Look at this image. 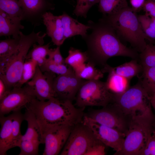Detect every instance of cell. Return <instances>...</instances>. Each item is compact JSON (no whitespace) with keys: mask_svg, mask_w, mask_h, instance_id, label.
<instances>
[{"mask_svg":"<svg viewBox=\"0 0 155 155\" xmlns=\"http://www.w3.org/2000/svg\"><path fill=\"white\" fill-rule=\"evenodd\" d=\"M88 24L92 30L91 34L84 38L87 48L88 61L102 68L108 59L114 57L138 59L137 52L124 44L113 28L102 18L96 23L89 21Z\"/></svg>","mask_w":155,"mask_h":155,"instance_id":"cell-1","label":"cell"},{"mask_svg":"<svg viewBox=\"0 0 155 155\" xmlns=\"http://www.w3.org/2000/svg\"><path fill=\"white\" fill-rule=\"evenodd\" d=\"M25 108L34 114L42 134L53 126L65 125L73 127L83 121L85 114V108L76 107L71 101L55 97L45 101L35 98Z\"/></svg>","mask_w":155,"mask_h":155,"instance_id":"cell-2","label":"cell"},{"mask_svg":"<svg viewBox=\"0 0 155 155\" xmlns=\"http://www.w3.org/2000/svg\"><path fill=\"white\" fill-rule=\"evenodd\" d=\"M102 19L113 28L120 38L128 42L140 53L145 48L146 40L149 39L144 32L136 13L129 7L116 14L104 16Z\"/></svg>","mask_w":155,"mask_h":155,"instance_id":"cell-3","label":"cell"},{"mask_svg":"<svg viewBox=\"0 0 155 155\" xmlns=\"http://www.w3.org/2000/svg\"><path fill=\"white\" fill-rule=\"evenodd\" d=\"M41 32L35 33L33 31L26 35L21 32L17 51L8 60L0 64V79L9 89L15 87L19 82L27 55L31 47L36 43L44 44V38L46 34L44 33L41 35Z\"/></svg>","mask_w":155,"mask_h":155,"instance_id":"cell-4","label":"cell"},{"mask_svg":"<svg viewBox=\"0 0 155 155\" xmlns=\"http://www.w3.org/2000/svg\"><path fill=\"white\" fill-rule=\"evenodd\" d=\"M112 103L130 119L139 115L155 117L149 96L139 81L124 92L113 94Z\"/></svg>","mask_w":155,"mask_h":155,"instance_id":"cell-5","label":"cell"},{"mask_svg":"<svg viewBox=\"0 0 155 155\" xmlns=\"http://www.w3.org/2000/svg\"><path fill=\"white\" fill-rule=\"evenodd\" d=\"M155 118L139 115L132 118L123 147L115 155H141L148 140L154 131Z\"/></svg>","mask_w":155,"mask_h":155,"instance_id":"cell-6","label":"cell"},{"mask_svg":"<svg viewBox=\"0 0 155 155\" xmlns=\"http://www.w3.org/2000/svg\"><path fill=\"white\" fill-rule=\"evenodd\" d=\"M113 94L106 82L100 80H86L82 84L75 99L78 107L97 106L102 107L113 102Z\"/></svg>","mask_w":155,"mask_h":155,"instance_id":"cell-7","label":"cell"},{"mask_svg":"<svg viewBox=\"0 0 155 155\" xmlns=\"http://www.w3.org/2000/svg\"><path fill=\"white\" fill-rule=\"evenodd\" d=\"M98 140L91 129L82 121L72 128L60 155H85Z\"/></svg>","mask_w":155,"mask_h":155,"instance_id":"cell-8","label":"cell"},{"mask_svg":"<svg viewBox=\"0 0 155 155\" xmlns=\"http://www.w3.org/2000/svg\"><path fill=\"white\" fill-rule=\"evenodd\" d=\"M85 115L98 123L116 129L125 135L131 120L113 103L101 109L91 110Z\"/></svg>","mask_w":155,"mask_h":155,"instance_id":"cell-9","label":"cell"},{"mask_svg":"<svg viewBox=\"0 0 155 155\" xmlns=\"http://www.w3.org/2000/svg\"><path fill=\"white\" fill-rule=\"evenodd\" d=\"M36 98L33 88L27 83L23 86L14 87L0 100V116L20 111Z\"/></svg>","mask_w":155,"mask_h":155,"instance_id":"cell-10","label":"cell"},{"mask_svg":"<svg viewBox=\"0 0 155 155\" xmlns=\"http://www.w3.org/2000/svg\"><path fill=\"white\" fill-rule=\"evenodd\" d=\"M83 122L91 129L96 138L106 146L113 148L115 153L121 150L125 134L114 128L98 123L85 115Z\"/></svg>","mask_w":155,"mask_h":155,"instance_id":"cell-11","label":"cell"},{"mask_svg":"<svg viewBox=\"0 0 155 155\" xmlns=\"http://www.w3.org/2000/svg\"><path fill=\"white\" fill-rule=\"evenodd\" d=\"M73 127L58 125L51 127L45 130L42 135L45 144L42 155H57L61 153Z\"/></svg>","mask_w":155,"mask_h":155,"instance_id":"cell-12","label":"cell"},{"mask_svg":"<svg viewBox=\"0 0 155 155\" xmlns=\"http://www.w3.org/2000/svg\"><path fill=\"white\" fill-rule=\"evenodd\" d=\"M85 80L77 76L74 70L66 74L58 75L53 82L55 97L60 100L72 102L75 100L80 88Z\"/></svg>","mask_w":155,"mask_h":155,"instance_id":"cell-13","label":"cell"},{"mask_svg":"<svg viewBox=\"0 0 155 155\" xmlns=\"http://www.w3.org/2000/svg\"><path fill=\"white\" fill-rule=\"evenodd\" d=\"M56 76L54 73L42 72L37 65L34 75L27 83L33 88L37 99L46 100L55 97L53 85Z\"/></svg>","mask_w":155,"mask_h":155,"instance_id":"cell-14","label":"cell"},{"mask_svg":"<svg viewBox=\"0 0 155 155\" xmlns=\"http://www.w3.org/2000/svg\"><path fill=\"white\" fill-rule=\"evenodd\" d=\"M23 14V20L34 26L42 22V16L46 12L55 9L54 4L48 0H19Z\"/></svg>","mask_w":155,"mask_h":155,"instance_id":"cell-15","label":"cell"},{"mask_svg":"<svg viewBox=\"0 0 155 155\" xmlns=\"http://www.w3.org/2000/svg\"><path fill=\"white\" fill-rule=\"evenodd\" d=\"M24 116V120L27 122L28 127L26 132L22 135L18 144L22 142L26 144L39 148L40 144L44 143L36 117L33 113L27 108Z\"/></svg>","mask_w":155,"mask_h":155,"instance_id":"cell-16","label":"cell"},{"mask_svg":"<svg viewBox=\"0 0 155 155\" xmlns=\"http://www.w3.org/2000/svg\"><path fill=\"white\" fill-rule=\"evenodd\" d=\"M42 22L46 27V35L51 38L54 45L60 46L65 40L60 16H55L50 11H47L42 16Z\"/></svg>","mask_w":155,"mask_h":155,"instance_id":"cell-17","label":"cell"},{"mask_svg":"<svg viewBox=\"0 0 155 155\" xmlns=\"http://www.w3.org/2000/svg\"><path fill=\"white\" fill-rule=\"evenodd\" d=\"M22 20L11 16L0 10V36L20 37V30L24 28L21 23Z\"/></svg>","mask_w":155,"mask_h":155,"instance_id":"cell-18","label":"cell"},{"mask_svg":"<svg viewBox=\"0 0 155 155\" xmlns=\"http://www.w3.org/2000/svg\"><path fill=\"white\" fill-rule=\"evenodd\" d=\"M63 24L65 40L72 36L80 35L83 38L87 36V31L91 29L88 24H83L79 22L64 12L60 15Z\"/></svg>","mask_w":155,"mask_h":155,"instance_id":"cell-19","label":"cell"},{"mask_svg":"<svg viewBox=\"0 0 155 155\" xmlns=\"http://www.w3.org/2000/svg\"><path fill=\"white\" fill-rule=\"evenodd\" d=\"M137 61V59H133L115 67L107 64L101 70L103 73L111 72L130 80L133 77L138 76L143 71L142 65Z\"/></svg>","mask_w":155,"mask_h":155,"instance_id":"cell-20","label":"cell"},{"mask_svg":"<svg viewBox=\"0 0 155 155\" xmlns=\"http://www.w3.org/2000/svg\"><path fill=\"white\" fill-rule=\"evenodd\" d=\"M12 114L0 116V155H6L9 149L12 129Z\"/></svg>","mask_w":155,"mask_h":155,"instance_id":"cell-21","label":"cell"},{"mask_svg":"<svg viewBox=\"0 0 155 155\" xmlns=\"http://www.w3.org/2000/svg\"><path fill=\"white\" fill-rule=\"evenodd\" d=\"M98 11L104 16L118 13L128 7L127 0H99Z\"/></svg>","mask_w":155,"mask_h":155,"instance_id":"cell-22","label":"cell"},{"mask_svg":"<svg viewBox=\"0 0 155 155\" xmlns=\"http://www.w3.org/2000/svg\"><path fill=\"white\" fill-rule=\"evenodd\" d=\"M96 66L88 62L85 63L73 70L78 78L85 80H100L103 78V73L101 70L97 69Z\"/></svg>","mask_w":155,"mask_h":155,"instance_id":"cell-23","label":"cell"},{"mask_svg":"<svg viewBox=\"0 0 155 155\" xmlns=\"http://www.w3.org/2000/svg\"><path fill=\"white\" fill-rule=\"evenodd\" d=\"M50 43L41 45L36 43L32 46V48L28 52L26 59H30L35 62L39 67L42 65L48 58L51 49H50Z\"/></svg>","mask_w":155,"mask_h":155,"instance_id":"cell-24","label":"cell"},{"mask_svg":"<svg viewBox=\"0 0 155 155\" xmlns=\"http://www.w3.org/2000/svg\"><path fill=\"white\" fill-rule=\"evenodd\" d=\"M106 82L110 91L113 94H119L126 90L129 87V80L113 72H109Z\"/></svg>","mask_w":155,"mask_h":155,"instance_id":"cell-25","label":"cell"},{"mask_svg":"<svg viewBox=\"0 0 155 155\" xmlns=\"http://www.w3.org/2000/svg\"><path fill=\"white\" fill-rule=\"evenodd\" d=\"M20 37L9 38L0 41V64L9 59L17 51Z\"/></svg>","mask_w":155,"mask_h":155,"instance_id":"cell-26","label":"cell"},{"mask_svg":"<svg viewBox=\"0 0 155 155\" xmlns=\"http://www.w3.org/2000/svg\"><path fill=\"white\" fill-rule=\"evenodd\" d=\"M139 81L150 98L155 91V67L143 68Z\"/></svg>","mask_w":155,"mask_h":155,"instance_id":"cell-27","label":"cell"},{"mask_svg":"<svg viewBox=\"0 0 155 155\" xmlns=\"http://www.w3.org/2000/svg\"><path fill=\"white\" fill-rule=\"evenodd\" d=\"M12 129L11 138L9 149L17 147L22 136L20 131V127L22 121L24 120V114L20 111L13 112Z\"/></svg>","mask_w":155,"mask_h":155,"instance_id":"cell-28","label":"cell"},{"mask_svg":"<svg viewBox=\"0 0 155 155\" xmlns=\"http://www.w3.org/2000/svg\"><path fill=\"white\" fill-rule=\"evenodd\" d=\"M86 51L73 47H71L68 51V55L65 59L64 63L74 70L88 61Z\"/></svg>","mask_w":155,"mask_h":155,"instance_id":"cell-29","label":"cell"},{"mask_svg":"<svg viewBox=\"0 0 155 155\" xmlns=\"http://www.w3.org/2000/svg\"><path fill=\"white\" fill-rule=\"evenodd\" d=\"M140 53L138 59L143 68L155 67V44L150 42L147 44Z\"/></svg>","mask_w":155,"mask_h":155,"instance_id":"cell-30","label":"cell"},{"mask_svg":"<svg viewBox=\"0 0 155 155\" xmlns=\"http://www.w3.org/2000/svg\"><path fill=\"white\" fill-rule=\"evenodd\" d=\"M0 10L11 16L23 20L22 10L19 0H0Z\"/></svg>","mask_w":155,"mask_h":155,"instance_id":"cell-31","label":"cell"},{"mask_svg":"<svg viewBox=\"0 0 155 155\" xmlns=\"http://www.w3.org/2000/svg\"><path fill=\"white\" fill-rule=\"evenodd\" d=\"M39 67L43 72H50L58 75L66 74L74 71L71 67L65 63L57 64L48 58Z\"/></svg>","mask_w":155,"mask_h":155,"instance_id":"cell-32","label":"cell"},{"mask_svg":"<svg viewBox=\"0 0 155 155\" xmlns=\"http://www.w3.org/2000/svg\"><path fill=\"white\" fill-rule=\"evenodd\" d=\"M37 65L32 60L26 59L23 65L20 79L15 87H21L30 80L35 75Z\"/></svg>","mask_w":155,"mask_h":155,"instance_id":"cell-33","label":"cell"},{"mask_svg":"<svg viewBox=\"0 0 155 155\" xmlns=\"http://www.w3.org/2000/svg\"><path fill=\"white\" fill-rule=\"evenodd\" d=\"M142 30L150 43L155 42V27L151 18L146 15L138 16Z\"/></svg>","mask_w":155,"mask_h":155,"instance_id":"cell-34","label":"cell"},{"mask_svg":"<svg viewBox=\"0 0 155 155\" xmlns=\"http://www.w3.org/2000/svg\"><path fill=\"white\" fill-rule=\"evenodd\" d=\"M99 0H77V3L73 11L76 16L86 18L90 9L95 4L98 3Z\"/></svg>","mask_w":155,"mask_h":155,"instance_id":"cell-35","label":"cell"},{"mask_svg":"<svg viewBox=\"0 0 155 155\" xmlns=\"http://www.w3.org/2000/svg\"><path fill=\"white\" fill-rule=\"evenodd\" d=\"M106 146L98 140L88 150L85 155H105Z\"/></svg>","mask_w":155,"mask_h":155,"instance_id":"cell-36","label":"cell"},{"mask_svg":"<svg viewBox=\"0 0 155 155\" xmlns=\"http://www.w3.org/2000/svg\"><path fill=\"white\" fill-rule=\"evenodd\" d=\"M141 155H155V131L149 137Z\"/></svg>","mask_w":155,"mask_h":155,"instance_id":"cell-37","label":"cell"},{"mask_svg":"<svg viewBox=\"0 0 155 155\" xmlns=\"http://www.w3.org/2000/svg\"><path fill=\"white\" fill-rule=\"evenodd\" d=\"M60 46H57L53 49H51L48 59L57 64L65 63L64 60L60 51Z\"/></svg>","mask_w":155,"mask_h":155,"instance_id":"cell-38","label":"cell"},{"mask_svg":"<svg viewBox=\"0 0 155 155\" xmlns=\"http://www.w3.org/2000/svg\"><path fill=\"white\" fill-rule=\"evenodd\" d=\"M142 9L145 15L150 17H155V0H146Z\"/></svg>","mask_w":155,"mask_h":155,"instance_id":"cell-39","label":"cell"},{"mask_svg":"<svg viewBox=\"0 0 155 155\" xmlns=\"http://www.w3.org/2000/svg\"><path fill=\"white\" fill-rule=\"evenodd\" d=\"M146 0H130L131 8L137 13L142 9Z\"/></svg>","mask_w":155,"mask_h":155,"instance_id":"cell-40","label":"cell"},{"mask_svg":"<svg viewBox=\"0 0 155 155\" xmlns=\"http://www.w3.org/2000/svg\"><path fill=\"white\" fill-rule=\"evenodd\" d=\"M11 90L9 89L4 82L0 79V100L5 96Z\"/></svg>","mask_w":155,"mask_h":155,"instance_id":"cell-41","label":"cell"},{"mask_svg":"<svg viewBox=\"0 0 155 155\" xmlns=\"http://www.w3.org/2000/svg\"><path fill=\"white\" fill-rule=\"evenodd\" d=\"M150 101L152 107L154 109L155 113V100L150 99Z\"/></svg>","mask_w":155,"mask_h":155,"instance_id":"cell-42","label":"cell"},{"mask_svg":"<svg viewBox=\"0 0 155 155\" xmlns=\"http://www.w3.org/2000/svg\"><path fill=\"white\" fill-rule=\"evenodd\" d=\"M149 99L155 100V91L152 96L149 98Z\"/></svg>","mask_w":155,"mask_h":155,"instance_id":"cell-43","label":"cell"},{"mask_svg":"<svg viewBox=\"0 0 155 155\" xmlns=\"http://www.w3.org/2000/svg\"><path fill=\"white\" fill-rule=\"evenodd\" d=\"M150 18H151L152 22L155 27V17H150Z\"/></svg>","mask_w":155,"mask_h":155,"instance_id":"cell-44","label":"cell"},{"mask_svg":"<svg viewBox=\"0 0 155 155\" xmlns=\"http://www.w3.org/2000/svg\"><path fill=\"white\" fill-rule=\"evenodd\" d=\"M153 126H154V130L155 131V121L153 123Z\"/></svg>","mask_w":155,"mask_h":155,"instance_id":"cell-45","label":"cell"},{"mask_svg":"<svg viewBox=\"0 0 155 155\" xmlns=\"http://www.w3.org/2000/svg\"><path fill=\"white\" fill-rule=\"evenodd\" d=\"M152 43H153L155 44V42H152Z\"/></svg>","mask_w":155,"mask_h":155,"instance_id":"cell-46","label":"cell"},{"mask_svg":"<svg viewBox=\"0 0 155 155\" xmlns=\"http://www.w3.org/2000/svg\"></svg>","mask_w":155,"mask_h":155,"instance_id":"cell-47","label":"cell"}]
</instances>
